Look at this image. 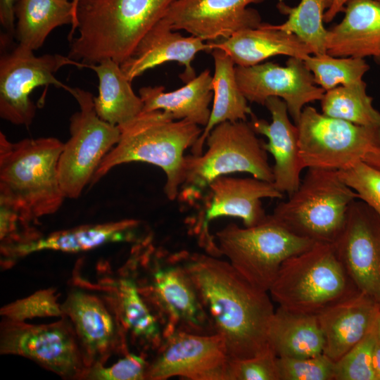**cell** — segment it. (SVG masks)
I'll list each match as a JSON object with an SVG mask.
<instances>
[{"label":"cell","mask_w":380,"mask_h":380,"mask_svg":"<svg viewBox=\"0 0 380 380\" xmlns=\"http://www.w3.org/2000/svg\"><path fill=\"white\" fill-rule=\"evenodd\" d=\"M111 286L120 322L135 336L148 341L156 340L159 335L157 321L144 303L134 281L129 278H122L113 282Z\"/></svg>","instance_id":"d6a6232c"},{"label":"cell","mask_w":380,"mask_h":380,"mask_svg":"<svg viewBox=\"0 0 380 380\" xmlns=\"http://www.w3.org/2000/svg\"><path fill=\"white\" fill-rule=\"evenodd\" d=\"M210 53L215 64L212 81L213 103L208 124L191 148L194 156L203 153L206 138L216 125L226 121H246L247 116L253 113L239 87L232 58L220 49H213Z\"/></svg>","instance_id":"4316f807"},{"label":"cell","mask_w":380,"mask_h":380,"mask_svg":"<svg viewBox=\"0 0 380 380\" xmlns=\"http://www.w3.org/2000/svg\"><path fill=\"white\" fill-rule=\"evenodd\" d=\"M230 357L222 336L180 332L169 338L148 367L146 379L181 376L191 380H229Z\"/></svg>","instance_id":"9a60e30c"},{"label":"cell","mask_w":380,"mask_h":380,"mask_svg":"<svg viewBox=\"0 0 380 380\" xmlns=\"http://www.w3.org/2000/svg\"><path fill=\"white\" fill-rule=\"evenodd\" d=\"M267 343L279 357H308L324 353V337L317 316L279 307L268 326Z\"/></svg>","instance_id":"484cf974"},{"label":"cell","mask_w":380,"mask_h":380,"mask_svg":"<svg viewBox=\"0 0 380 380\" xmlns=\"http://www.w3.org/2000/svg\"><path fill=\"white\" fill-rule=\"evenodd\" d=\"M357 291L334 244L315 243L282 263L268 293L279 307L318 316Z\"/></svg>","instance_id":"5b68a950"},{"label":"cell","mask_w":380,"mask_h":380,"mask_svg":"<svg viewBox=\"0 0 380 380\" xmlns=\"http://www.w3.org/2000/svg\"><path fill=\"white\" fill-rule=\"evenodd\" d=\"M148 367L141 357L127 353L109 367L96 363L86 367L80 378L93 380H142L146 379Z\"/></svg>","instance_id":"ab89813d"},{"label":"cell","mask_w":380,"mask_h":380,"mask_svg":"<svg viewBox=\"0 0 380 380\" xmlns=\"http://www.w3.org/2000/svg\"><path fill=\"white\" fill-rule=\"evenodd\" d=\"M229 380H279L277 356L269 346L260 353L245 359H231Z\"/></svg>","instance_id":"f35d334b"},{"label":"cell","mask_w":380,"mask_h":380,"mask_svg":"<svg viewBox=\"0 0 380 380\" xmlns=\"http://www.w3.org/2000/svg\"><path fill=\"white\" fill-rule=\"evenodd\" d=\"M61 309L75 331L85 367L103 364L120 339L117 313L96 295L80 289L68 295Z\"/></svg>","instance_id":"e0dca14e"},{"label":"cell","mask_w":380,"mask_h":380,"mask_svg":"<svg viewBox=\"0 0 380 380\" xmlns=\"http://www.w3.org/2000/svg\"><path fill=\"white\" fill-rule=\"evenodd\" d=\"M376 346L373 327L361 341L334 362V380H378L374 364Z\"/></svg>","instance_id":"e575fe53"},{"label":"cell","mask_w":380,"mask_h":380,"mask_svg":"<svg viewBox=\"0 0 380 380\" xmlns=\"http://www.w3.org/2000/svg\"><path fill=\"white\" fill-rule=\"evenodd\" d=\"M256 134L246 120L216 125L206 138L204 153L185 156L183 185L203 188L217 177L234 172H247L272 183V167Z\"/></svg>","instance_id":"ba28073f"},{"label":"cell","mask_w":380,"mask_h":380,"mask_svg":"<svg viewBox=\"0 0 380 380\" xmlns=\"http://www.w3.org/2000/svg\"><path fill=\"white\" fill-rule=\"evenodd\" d=\"M210 200L206 207L203 227L208 234L209 222L220 217L242 220L245 227L262 222L267 216L261 199L282 198L284 194L270 182L253 177L220 176L208 185Z\"/></svg>","instance_id":"ffe728a7"},{"label":"cell","mask_w":380,"mask_h":380,"mask_svg":"<svg viewBox=\"0 0 380 380\" xmlns=\"http://www.w3.org/2000/svg\"><path fill=\"white\" fill-rule=\"evenodd\" d=\"M220 254L254 287L269 292L282 263L315 242L291 232L270 215L260 223H229L216 234Z\"/></svg>","instance_id":"52a82bcc"},{"label":"cell","mask_w":380,"mask_h":380,"mask_svg":"<svg viewBox=\"0 0 380 380\" xmlns=\"http://www.w3.org/2000/svg\"><path fill=\"white\" fill-rule=\"evenodd\" d=\"M279 380H334V362L324 353L300 358L277 357Z\"/></svg>","instance_id":"8d00e7d4"},{"label":"cell","mask_w":380,"mask_h":380,"mask_svg":"<svg viewBox=\"0 0 380 380\" xmlns=\"http://www.w3.org/2000/svg\"><path fill=\"white\" fill-rule=\"evenodd\" d=\"M379 310V303L358 291L320 313L324 354L338 360L372 331Z\"/></svg>","instance_id":"44dd1931"},{"label":"cell","mask_w":380,"mask_h":380,"mask_svg":"<svg viewBox=\"0 0 380 380\" xmlns=\"http://www.w3.org/2000/svg\"><path fill=\"white\" fill-rule=\"evenodd\" d=\"M118 127L119 141L101 162L90 184L119 165L147 163L163 170L164 193L174 201L184 182V151L195 144L203 128L187 120H175L170 113L160 110L141 111Z\"/></svg>","instance_id":"3957f363"},{"label":"cell","mask_w":380,"mask_h":380,"mask_svg":"<svg viewBox=\"0 0 380 380\" xmlns=\"http://www.w3.org/2000/svg\"><path fill=\"white\" fill-rule=\"evenodd\" d=\"M374 364L377 379L380 380V344H377L374 351Z\"/></svg>","instance_id":"f6af8a7d"},{"label":"cell","mask_w":380,"mask_h":380,"mask_svg":"<svg viewBox=\"0 0 380 380\" xmlns=\"http://www.w3.org/2000/svg\"><path fill=\"white\" fill-rule=\"evenodd\" d=\"M344 17L327 30L326 52L335 57H372L380 64V1L348 0Z\"/></svg>","instance_id":"7402d4cb"},{"label":"cell","mask_w":380,"mask_h":380,"mask_svg":"<svg viewBox=\"0 0 380 380\" xmlns=\"http://www.w3.org/2000/svg\"><path fill=\"white\" fill-rule=\"evenodd\" d=\"M374 330L376 336V343L377 344H380V310L374 323Z\"/></svg>","instance_id":"bcb514c9"},{"label":"cell","mask_w":380,"mask_h":380,"mask_svg":"<svg viewBox=\"0 0 380 380\" xmlns=\"http://www.w3.org/2000/svg\"><path fill=\"white\" fill-rule=\"evenodd\" d=\"M63 145L55 137L13 143L0 132V201L29 223L55 213L66 198L58 169Z\"/></svg>","instance_id":"277c9868"},{"label":"cell","mask_w":380,"mask_h":380,"mask_svg":"<svg viewBox=\"0 0 380 380\" xmlns=\"http://www.w3.org/2000/svg\"><path fill=\"white\" fill-rule=\"evenodd\" d=\"M348 0H333L330 8L326 11L324 15V22L330 23L337 14L343 12L346 4ZM380 1V0H379Z\"/></svg>","instance_id":"b9f144b4"},{"label":"cell","mask_w":380,"mask_h":380,"mask_svg":"<svg viewBox=\"0 0 380 380\" xmlns=\"http://www.w3.org/2000/svg\"><path fill=\"white\" fill-rule=\"evenodd\" d=\"M211 51L220 49L235 65L249 67L277 55L303 58L312 53L310 48L293 34L263 23L256 28L239 31L227 39L208 42Z\"/></svg>","instance_id":"cb8c5ba5"},{"label":"cell","mask_w":380,"mask_h":380,"mask_svg":"<svg viewBox=\"0 0 380 380\" xmlns=\"http://www.w3.org/2000/svg\"><path fill=\"white\" fill-rule=\"evenodd\" d=\"M239 87L247 101L265 106L270 97L286 104L289 114L297 124L307 103L320 101L325 91L316 84L302 58L289 57L286 66L267 62L253 66L235 67Z\"/></svg>","instance_id":"4fadbf2b"},{"label":"cell","mask_w":380,"mask_h":380,"mask_svg":"<svg viewBox=\"0 0 380 380\" xmlns=\"http://www.w3.org/2000/svg\"><path fill=\"white\" fill-rule=\"evenodd\" d=\"M1 315L5 320L25 322L34 317H61L63 311L54 290L47 289L4 306Z\"/></svg>","instance_id":"d590c367"},{"label":"cell","mask_w":380,"mask_h":380,"mask_svg":"<svg viewBox=\"0 0 380 380\" xmlns=\"http://www.w3.org/2000/svg\"><path fill=\"white\" fill-rule=\"evenodd\" d=\"M67 1H69V0H67Z\"/></svg>","instance_id":"7dc6e473"},{"label":"cell","mask_w":380,"mask_h":380,"mask_svg":"<svg viewBox=\"0 0 380 380\" xmlns=\"http://www.w3.org/2000/svg\"><path fill=\"white\" fill-rule=\"evenodd\" d=\"M231 359L255 356L268 347L267 329L274 313L268 292L247 281L228 262L197 255L184 267Z\"/></svg>","instance_id":"6da1fadb"},{"label":"cell","mask_w":380,"mask_h":380,"mask_svg":"<svg viewBox=\"0 0 380 380\" xmlns=\"http://www.w3.org/2000/svg\"><path fill=\"white\" fill-rule=\"evenodd\" d=\"M67 65L84 68L83 64L61 54L37 56L34 51L18 44L0 58V116L18 125L28 127L36 115L31 101L32 91L42 86H54L66 91L69 87L55 74Z\"/></svg>","instance_id":"8fae6325"},{"label":"cell","mask_w":380,"mask_h":380,"mask_svg":"<svg viewBox=\"0 0 380 380\" xmlns=\"http://www.w3.org/2000/svg\"><path fill=\"white\" fill-rule=\"evenodd\" d=\"M15 36L18 44L39 49L55 28L74 23L72 4L67 0H17Z\"/></svg>","instance_id":"f1b7e54d"},{"label":"cell","mask_w":380,"mask_h":380,"mask_svg":"<svg viewBox=\"0 0 380 380\" xmlns=\"http://www.w3.org/2000/svg\"><path fill=\"white\" fill-rule=\"evenodd\" d=\"M87 68L94 70L99 79V94L94 96V104L100 118L121 126L142 111L141 99L133 91L120 64L106 59Z\"/></svg>","instance_id":"83f0119b"},{"label":"cell","mask_w":380,"mask_h":380,"mask_svg":"<svg viewBox=\"0 0 380 380\" xmlns=\"http://www.w3.org/2000/svg\"><path fill=\"white\" fill-rule=\"evenodd\" d=\"M333 0H301L297 6L291 7L279 0L277 7L279 12L288 16L280 25L272 27L293 34L307 44L314 55L327 53L324 15Z\"/></svg>","instance_id":"4dcf8cb0"},{"label":"cell","mask_w":380,"mask_h":380,"mask_svg":"<svg viewBox=\"0 0 380 380\" xmlns=\"http://www.w3.org/2000/svg\"><path fill=\"white\" fill-rule=\"evenodd\" d=\"M213 76L208 69L181 88L165 92L163 86L143 87L139 90L143 112L163 110L175 120H187L203 127L208 122L213 96Z\"/></svg>","instance_id":"d4e9b609"},{"label":"cell","mask_w":380,"mask_h":380,"mask_svg":"<svg viewBox=\"0 0 380 380\" xmlns=\"http://www.w3.org/2000/svg\"><path fill=\"white\" fill-rule=\"evenodd\" d=\"M16 1L17 0H0V23L6 32V37L4 38V42H8L15 36Z\"/></svg>","instance_id":"60d3db41"},{"label":"cell","mask_w":380,"mask_h":380,"mask_svg":"<svg viewBox=\"0 0 380 380\" xmlns=\"http://www.w3.org/2000/svg\"><path fill=\"white\" fill-rule=\"evenodd\" d=\"M302 165L339 171L380 148V127L355 125L305 106L296 124Z\"/></svg>","instance_id":"30bf717a"},{"label":"cell","mask_w":380,"mask_h":380,"mask_svg":"<svg viewBox=\"0 0 380 380\" xmlns=\"http://www.w3.org/2000/svg\"><path fill=\"white\" fill-rule=\"evenodd\" d=\"M175 31L162 20L148 31L133 53L120 64L129 82L146 71L169 61H176L184 67V71L179 75L184 82L196 77L191 63L198 52L210 53V46L198 37H184Z\"/></svg>","instance_id":"d6986e66"},{"label":"cell","mask_w":380,"mask_h":380,"mask_svg":"<svg viewBox=\"0 0 380 380\" xmlns=\"http://www.w3.org/2000/svg\"><path fill=\"white\" fill-rule=\"evenodd\" d=\"M265 0H176L161 19L172 30H183L210 42L225 39L261 24L259 13L248 8Z\"/></svg>","instance_id":"2e32d148"},{"label":"cell","mask_w":380,"mask_h":380,"mask_svg":"<svg viewBox=\"0 0 380 380\" xmlns=\"http://www.w3.org/2000/svg\"><path fill=\"white\" fill-rule=\"evenodd\" d=\"M337 173L356 192L357 198L380 217V170L360 161L347 169L337 171Z\"/></svg>","instance_id":"74e56055"},{"label":"cell","mask_w":380,"mask_h":380,"mask_svg":"<svg viewBox=\"0 0 380 380\" xmlns=\"http://www.w3.org/2000/svg\"><path fill=\"white\" fill-rule=\"evenodd\" d=\"M366 89L362 81L325 91L320 100L322 113L358 125L380 127V113L374 108Z\"/></svg>","instance_id":"1f68e13d"},{"label":"cell","mask_w":380,"mask_h":380,"mask_svg":"<svg viewBox=\"0 0 380 380\" xmlns=\"http://www.w3.org/2000/svg\"><path fill=\"white\" fill-rule=\"evenodd\" d=\"M156 298L174 319L195 328L201 325L203 312L196 291L184 269L161 268L153 276Z\"/></svg>","instance_id":"f546056e"},{"label":"cell","mask_w":380,"mask_h":380,"mask_svg":"<svg viewBox=\"0 0 380 380\" xmlns=\"http://www.w3.org/2000/svg\"><path fill=\"white\" fill-rule=\"evenodd\" d=\"M67 91L75 99L80 110L70 118V138L64 143L58 169L65 198L75 199L90 184L101 162L118 142L120 129L99 117L89 91L70 87Z\"/></svg>","instance_id":"9c48e42d"},{"label":"cell","mask_w":380,"mask_h":380,"mask_svg":"<svg viewBox=\"0 0 380 380\" xmlns=\"http://www.w3.org/2000/svg\"><path fill=\"white\" fill-rule=\"evenodd\" d=\"M356 192L337 171L308 168L298 189L271 215L294 234L315 243H334L341 234Z\"/></svg>","instance_id":"8992f818"},{"label":"cell","mask_w":380,"mask_h":380,"mask_svg":"<svg viewBox=\"0 0 380 380\" xmlns=\"http://www.w3.org/2000/svg\"><path fill=\"white\" fill-rule=\"evenodd\" d=\"M362 161L367 163L371 166L380 170V148H374L368 153Z\"/></svg>","instance_id":"7bdbcfd3"},{"label":"cell","mask_w":380,"mask_h":380,"mask_svg":"<svg viewBox=\"0 0 380 380\" xmlns=\"http://www.w3.org/2000/svg\"><path fill=\"white\" fill-rule=\"evenodd\" d=\"M139 222L127 219L103 224L80 226L56 232L46 236L9 246H1V253L8 258H17L42 251L77 253L89 251L108 243L127 241Z\"/></svg>","instance_id":"603a6c76"},{"label":"cell","mask_w":380,"mask_h":380,"mask_svg":"<svg viewBox=\"0 0 380 380\" xmlns=\"http://www.w3.org/2000/svg\"><path fill=\"white\" fill-rule=\"evenodd\" d=\"M333 244L357 290L380 304V217L365 202L355 200Z\"/></svg>","instance_id":"5bb4252c"},{"label":"cell","mask_w":380,"mask_h":380,"mask_svg":"<svg viewBox=\"0 0 380 380\" xmlns=\"http://www.w3.org/2000/svg\"><path fill=\"white\" fill-rule=\"evenodd\" d=\"M68 319L46 324L5 320L1 354L27 357L64 378L80 377L85 365L75 331Z\"/></svg>","instance_id":"7c38bea8"},{"label":"cell","mask_w":380,"mask_h":380,"mask_svg":"<svg viewBox=\"0 0 380 380\" xmlns=\"http://www.w3.org/2000/svg\"><path fill=\"white\" fill-rule=\"evenodd\" d=\"M317 85L325 91L340 86H349L363 81L369 69L365 59L335 57L327 53L308 55L303 58Z\"/></svg>","instance_id":"836d02e7"},{"label":"cell","mask_w":380,"mask_h":380,"mask_svg":"<svg viewBox=\"0 0 380 380\" xmlns=\"http://www.w3.org/2000/svg\"><path fill=\"white\" fill-rule=\"evenodd\" d=\"M80 0H71L72 4V10H73V15H74V23L73 25L71 26V30L68 34V39L71 40L74 34L76 32V27H77V17H76V12H77V4Z\"/></svg>","instance_id":"ee69618b"},{"label":"cell","mask_w":380,"mask_h":380,"mask_svg":"<svg viewBox=\"0 0 380 380\" xmlns=\"http://www.w3.org/2000/svg\"><path fill=\"white\" fill-rule=\"evenodd\" d=\"M272 116L271 122L251 115L249 122L256 134L265 136L263 147L274 160L272 167L274 187L289 196L299 186L303 170L300 156L298 129L289 117L286 103L278 97H270L265 103Z\"/></svg>","instance_id":"ac0fdd59"},{"label":"cell","mask_w":380,"mask_h":380,"mask_svg":"<svg viewBox=\"0 0 380 380\" xmlns=\"http://www.w3.org/2000/svg\"><path fill=\"white\" fill-rule=\"evenodd\" d=\"M175 1L80 0L68 56L84 68L106 59L122 63Z\"/></svg>","instance_id":"7a4b0ae2"}]
</instances>
